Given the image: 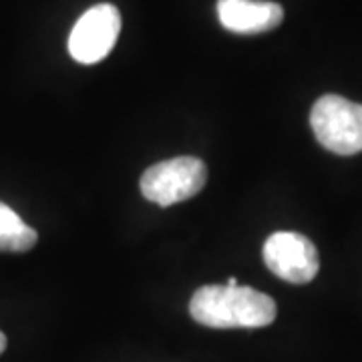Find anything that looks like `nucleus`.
Instances as JSON below:
<instances>
[{"label":"nucleus","instance_id":"nucleus-1","mask_svg":"<svg viewBox=\"0 0 362 362\" xmlns=\"http://www.w3.org/2000/svg\"><path fill=\"white\" fill-rule=\"evenodd\" d=\"M189 312L209 328H262L274 322L276 302L247 286H204L192 296Z\"/></svg>","mask_w":362,"mask_h":362},{"label":"nucleus","instance_id":"nucleus-2","mask_svg":"<svg viewBox=\"0 0 362 362\" xmlns=\"http://www.w3.org/2000/svg\"><path fill=\"white\" fill-rule=\"evenodd\" d=\"M310 125L316 139L328 151L338 156L362 151L361 103H352L340 95H324L312 107Z\"/></svg>","mask_w":362,"mask_h":362},{"label":"nucleus","instance_id":"nucleus-3","mask_svg":"<svg viewBox=\"0 0 362 362\" xmlns=\"http://www.w3.org/2000/svg\"><path fill=\"white\" fill-rule=\"evenodd\" d=\"M207 181L206 163L197 157H175L156 163L143 173L141 194L157 206L168 207L192 199Z\"/></svg>","mask_w":362,"mask_h":362},{"label":"nucleus","instance_id":"nucleus-4","mask_svg":"<svg viewBox=\"0 0 362 362\" xmlns=\"http://www.w3.org/2000/svg\"><path fill=\"white\" fill-rule=\"evenodd\" d=\"M121 33V14L113 4H97L89 8L73 26L69 37V52L81 65L103 61L115 47Z\"/></svg>","mask_w":362,"mask_h":362},{"label":"nucleus","instance_id":"nucleus-5","mask_svg":"<svg viewBox=\"0 0 362 362\" xmlns=\"http://www.w3.org/2000/svg\"><path fill=\"white\" fill-rule=\"evenodd\" d=\"M264 262L278 278L292 284H308L320 270L316 246L296 232L272 233L264 244Z\"/></svg>","mask_w":362,"mask_h":362},{"label":"nucleus","instance_id":"nucleus-6","mask_svg":"<svg viewBox=\"0 0 362 362\" xmlns=\"http://www.w3.org/2000/svg\"><path fill=\"white\" fill-rule=\"evenodd\" d=\"M223 28L238 35L268 33L284 21V8L270 0H218Z\"/></svg>","mask_w":362,"mask_h":362},{"label":"nucleus","instance_id":"nucleus-7","mask_svg":"<svg viewBox=\"0 0 362 362\" xmlns=\"http://www.w3.org/2000/svg\"><path fill=\"white\" fill-rule=\"evenodd\" d=\"M39 235L0 202V252H28L37 244Z\"/></svg>","mask_w":362,"mask_h":362},{"label":"nucleus","instance_id":"nucleus-8","mask_svg":"<svg viewBox=\"0 0 362 362\" xmlns=\"http://www.w3.org/2000/svg\"><path fill=\"white\" fill-rule=\"evenodd\" d=\"M4 349H6V337H4V334L0 332V354L4 352Z\"/></svg>","mask_w":362,"mask_h":362},{"label":"nucleus","instance_id":"nucleus-9","mask_svg":"<svg viewBox=\"0 0 362 362\" xmlns=\"http://www.w3.org/2000/svg\"><path fill=\"white\" fill-rule=\"evenodd\" d=\"M228 286H240V284H238V280H235V278L232 276V278L228 280Z\"/></svg>","mask_w":362,"mask_h":362}]
</instances>
